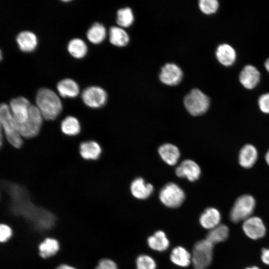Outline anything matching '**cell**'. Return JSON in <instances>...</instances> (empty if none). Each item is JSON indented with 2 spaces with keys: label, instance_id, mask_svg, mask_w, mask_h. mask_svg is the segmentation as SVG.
Here are the masks:
<instances>
[{
  "label": "cell",
  "instance_id": "10",
  "mask_svg": "<svg viewBox=\"0 0 269 269\" xmlns=\"http://www.w3.org/2000/svg\"><path fill=\"white\" fill-rule=\"evenodd\" d=\"M242 228L245 234L253 240L262 238L266 232L263 221L258 217H250L245 220Z\"/></svg>",
  "mask_w": 269,
  "mask_h": 269
},
{
  "label": "cell",
  "instance_id": "4",
  "mask_svg": "<svg viewBox=\"0 0 269 269\" xmlns=\"http://www.w3.org/2000/svg\"><path fill=\"white\" fill-rule=\"evenodd\" d=\"M43 119L38 107L36 105H31L27 121L22 124H16L21 136L31 138L37 136L40 131Z\"/></svg>",
  "mask_w": 269,
  "mask_h": 269
},
{
  "label": "cell",
  "instance_id": "19",
  "mask_svg": "<svg viewBox=\"0 0 269 269\" xmlns=\"http://www.w3.org/2000/svg\"><path fill=\"white\" fill-rule=\"evenodd\" d=\"M221 221L220 212L216 208H206L199 218L201 225L206 229H212L219 225Z\"/></svg>",
  "mask_w": 269,
  "mask_h": 269
},
{
  "label": "cell",
  "instance_id": "13",
  "mask_svg": "<svg viewBox=\"0 0 269 269\" xmlns=\"http://www.w3.org/2000/svg\"><path fill=\"white\" fill-rule=\"evenodd\" d=\"M19 49L24 52H31L37 47L38 39L34 33L28 30L20 32L16 37Z\"/></svg>",
  "mask_w": 269,
  "mask_h": 269
},
{
  "label": "cell",
  "instance_id": "23",
  "mask_svg": "<svg viewBox=\"0 0 269 269\" xmlns=\"http://www.w3.org/2000/svg\"><path fill=\"white\" fill-rule=\"evenodd\" d=\"M148 246L152 250L162 252L169 247V242L164 232L157 231L147 239Z\"/></svg>",
  "mask_w": 269,
  "mask_h": 269
},
{
  "label": "cell",
  "instance_id": "29",
  "mask_svg": "<svg viewBox=\"0 0 269 269\" xmlns=\"http://www.w3.org/2000/svg\"><path fill=\"white\" fill-rule=\"evenodd\" d=\"M58 249V242L55 239L50 238L46 239L39 247L40 255L43 258L54 255Z\"/></svg>",
  "mask_w": 269,
  "mask_h": 269
},
{
  "label": "cell",
  "instance_id": "21",
  "mask_svg": "<svg viewBox=\"0 0 269 269\" xmlns=\"http://www.w3.org/2000/svg\"><path fill=\"white\" fill-rule=\"evenodd\" d=\"M216 55L218 60L224 66L232 65L236 60L235 50L227 44L220 45L217 48Z\"/></svg>",
  "mask_w": 269,
  "mask_h": 269
},
{
  "label": "cell",
  "instance_id": "34",
  "mask_svg": "<svg viewBox=\"0 0 269 269\" xmlns=\"http://www.w3.org/2000/svg\"><path fill=\"white\" fill-rule=\"evenodd\" d=\"M11 230L7 225L1 224L0 227V240L1 242L7 241L11 236Z\"/></svg>",
  "mask_w": 269,
  "mask_h": 269
},
{
  "label": "cell",
  "instance_id": "28",
  "mask_svg": "<svg viewBox=\"0 0 269 269\" xmlns=\"http://www.w3.org/2000/svg\"><path fill=\"white\" fill-rule=\"evenodd\" d=\"M109 39L111 43L117 46L126 45L129 41V37L126 31L117 26H112L109 30Z\"/></svg>",
  "mask_w": 269,
  "mask_h": 269
},
{
  "label": "cell",
  "instance_id": "32",
  "mask_svg": "<svg viewBox=\"0 0 269 269\" xmlns=\"http://www.w3.org/2000/svg\"><path fill=\"white\" fill-rule=\"evenodd\" d=\"M200 10L206 14L215 13L219 6V3L216 0H201L199 2Z\"/></svg>",
  "mask_w": 269,
  "mask_h": 269
},
{
  "label": "cell",
  "instance_id": "27",
  "mask_svg": "<svg viewBox=\"0 0 269 269\" xmlns=\"http://www.w3.org/2000/svg\"><path fill=\"white\" fill-rule=\"evenodd\" d=\"M229 235L228 227L224 224H219L211 229L206 236V239L213 245L225 241Z\"/></svg>",
  "mask_w": 269,
  "mask_h": 269
},
{
  "label": "cell",
  "instance_id": "6",
  "mask_svg": "<svg viewBox=\"0 0 269 269\" xmlns=\"http://www.w3.org/2000/svg\"><path fill=\"white\" fill-rule=\"evenodd\" d=\"M255 206L256 201L252 196L246 194L239 197L231 210V221L236 223L246 220L251 217Z\"/></svg>",
  "mask_w": 269,
  "mask_h": 269
},
{
  "label": "cell",
  "instance_id": "12",
  "mask_svg": "<svg viewBox=\"0 0 269 269\" xmlns=\"http://www.w3.org/2000/svg\"><path fill=\"white\" fill-rule=\"evenodd\" d=\"M175 173L179 177L186 178L190 181H194L199 178L201 169L195 161L186 159L177 167Z\"/></svg>",
  "mask_w": 269,
  "mask_h": 269
},
{
  "label": "cell",
  "instance_id": "2",
  "mask_svg": "<svg viewBox=\"0 0 269 269\" xmlns=\"http://www.w3.org/2000/svg\"><path fill=\"white\" fill-rule=\"evenodd\" d=\"M1 128L8 142L14 147L20 148L23 144L22 136L18 132L9 106L1 103L0 107Z\"/></svg>",
  "mask_w": 269,
  "mask_h": 269
},
{
  "label": "cell",
  "instance_id": "18",
  "mask_svg": "<svg viewBox=\"0 0 269 269\" xmlns=\"http://www.w3.org/2000/svg\"><path fill=\"white\" fill-rule=\"evenodd\" d=\"M258 155V151L254 145L250 144H246L239 152V162L243 167L251 168L256 163Z\"/></svg>",
  "mask_w": 269,
  "mask_h": 269
},
{
  "label": "cell",
  "instance_id": "22",
  "mask_svg": "<svg viewBox=\"0 0 269 269\" xmlns=\"http://www.w3.org/2000/svg\"><path fill=\"white\" fill-rule=\"evenodd\" d=\"M60 130L66 135L76 136L80 133L81 126L79 121L76 117L68 116L62 121Z\"/></svg>",
  "mask_w": 269,
  "mask_h": 269
},
{
  "label": "cell",
  "instance_id": "24",
  "mask_svg": "<svg viewBox=\"0 0 269 269\" xmlns=\"http://www.w3.org/2000/svg\"><path fill=\"white\" fill-rule=\"evenodd\" d=\"M170 259L175 265L181 267H186L191 262V255L184 248L178 246L173 249Z\"/></svg>",
  "mask_w": 269,
  "mask_h": 269
},
{
  "label": "cell",
  "instance_id": "17",
  "mask_svg": "<svg viewBox=\"0 0 269 269\" xmlns=\"http://www.w3.org/2000/svg\"><path fill=\"white\" fill-rule=\"evenodd\" d=\"M56 88L59 94L63 98H75L80 92L78 83L70 78L59 81L57 84Z\"/></svg>",
  "mask_w": 269,
  "mask_h": 269
},
{
  "label": "cell",
  "instance_id": "16",
  "mask_svg": "<svg viewBox=\"0 0 269 269\" xmlns=\"http://www.w3.org/2000/svg\"><path fill=\"white\" fill-rule=\"evenodd\" d=\"M131 191L132 195L138 199H145L152 194L153 187L152 184L146 183L140 177L136 178L131 184Z\"/></svg>",
  "mask_w": 269,
  "mask_h": 269
},
{
  "label": "cell",
  "instance_id": "39",
  "mask_svg": "<svg viewBox=\"0 0 269 269\" xmlns=\"http://www.w3.org/2000/svg\"><path fill=\"white\" fill-rule=\"evenodd\" d=\"M265 66L267 70L269 72V58L266 61Z\"/></svg>",
  "mask_w": 269,
  "mask_h": 269
},
{
  "label": "cell",
  "instance_id": "37",
  "mask_svg": "<svg viewBox=\"0 0 269 269\" xmlns=\"http://www.w3.org/2000/svg\"><path fill=\"white\" fill-rule=\"evenodd\" d=\"M56 269H75L67 265H61L59 266Z\"/></svg>",
  "mask_w": 269,
  "mask_h": 269
},
{
  "label": "cell",
  "instance_id": "30",
  "mask_svg": "<svg viewBox=\"0 0 269 269\" xmlns=\"http://www.w3.org/2000/svg\"><path fill=\"white\" fill-rule=\"evenodd\" d=\"M134 20V16L130 7L119 9L117 13V22L122 27L130 26Z\"/></svg>",
  "mask_w": 269,
  "mask_h": 269
},
{
  "label": "cell",
  "instance_id": "40",
  "mask_svg": "<svg viewBox=\"0 0 269 269\" xmlns=\"http://www.w3.org/2000/svg\"><path fill=\"white\" fill-rule=\"evenodd\" d=\"M246 269H260L258 268L257 267L254 266V267L247 268Z\"/></svg>",
  "mask_w": 269,
  "mask_h": 269
},
{
  "label": "cell",
  "instance_id": "36",
  "mask_svg": "<svg viewBox=\"0 0 269 269\" xmlns=\"http://www.w3.org/2000/svg\"><path fill=\"white\" fill-rule=\"evenodd\" d=\"M261 260L264 264L269 265V249H262Z\"/></svg>",
  "mask_w": 269,
  "mask_h": 269
},
{
  "label": "cell",
  "instance_id": "38",
  "mask_svg": "<svg viewBox=\"0 0 269 269\" xmlns=\"http://www.w3.org/2000/svg\"><path fill=\"white\" fill-rule=\"evenodd\" d=\"M265 160L266 162L269 166V150L267 151L265 155Z\"/></svg>",
  "mask_w": 269,
  "mask_h": 269
},
{
  "label": "cell",
  "instance_id": "1",
  "mask_svg": "<svg viewBox=\"0 0 269 269\" xmlns=\"http://www.w3.org/2000/svg\"><path fill=\"white\" fill-rule=\"evenodd\" d=\"M36 106L43 118L47 121L55 120L62 111V103L59 96L47 88L39 89L36 95Z\"/></svg>",
  "mask_w": 269,
  "mask_h": 269
},
{
  "label": "cell",
  "instance_id": "14",
  "mask_svg": "<svg viewBox=\"0 0 269 269\" xmlns=\"http://www.w3.org/2000/svg\"><path fill=\"white\" fill-rule=\"evenodd\" d=\"M260 74L256 67L252 65H247L241 71L239 79L241 83L247 89L255 88L260 81Z\"/></svg>",
  "mask_w": 269,
  "mask_h": 269
},
{
  "label": "cell",
  "instance_id": "11",
  "mask_svg": "<svg viewBox=\"0 0 269 269\" xmlns=\"http://www.w3.org/2000/svg\"><path fill=\"white\" fill-rule=\"evenodd\" d=\"M183 77L180 68L173 63H167L162 67L159 74V79L164 84L175 86L179 83Z\"/></svg>",
  "mask_w": 269,
  "mask_h": 269
},
{
  "label": "cell",
  "instance_id": "35",
  "mask_svg": "<svg viewBox=\"0 0 269 269\" xmlns=\"http://www.w3.org/2000/svg\"><path fill=\"white\" fill-rule=\"evenodd\" d=\"M96 269H118L116 263L109 259H104L100 261Z\"/></svg>",
  "mask_w": 269,
  "mask_h": 269
},
{
  "label": "cell",
  "instance_id": "26",
  "mask_svg": "<svg viewBox=\"0 0 269 269\" xmlns=\"http://www.w3.org/2000/svg\"><path fill=\"white\" fill-rule=\"evenodd\" d=\"M86 36L88 40L95 44L101 43L106 36L105 27L101 23H94L88 29Z\"/></svg>",
  "mask_w": 269,
  "mask_h": 269
},
{
  "label": "cell",
  "instance_id": "31",
  "mask_svg": "<svg viewBox=\"0 0 269 269\" xmlns=\"http://www.w3.org/2000/svg\"><path fill=\"white\" fill-rule=\"evenodd\" d=\"M136 269H155V261L150 256L146 255L139 256L136 260Z\"/></svg>",
  "mask_w": 269,
  "mask_h": 269
},
{
  "label": "cell",
  "instance_id": "33",
  "mask_svg": "<svg viewBox=\"0 0 269 269\" xmlns=\"http://www.w3.org/2000/svg\"><path fill=\"white\" fill-rule=\"evenodd\" d=\"M258 104L262 112L269 114V93L262 95L259 99Z\"/></svg>",
  "mask_w": 269,
  "mask_h": 269
},
{
  "label": "cell",
  "instance_id": "9",
  "mask_svg": "<svg viewBox=\"0 0 269 269\" xmlns=\"http://www.w3.org/2000/svg\"><path fill=\"white\" fill-rule=\"evenodd\" d=\"M30 106L29 100L24 97H18L10 100L9 106L16 124H22L27 121Z\"/></svg>",
  "mask_w": 269,
  "mask_h": 269
},
{
  "label": "cell",
  "instance_id": "20",
  "mask_svg": "<svg viewBox=\"0 0 269 269\" xmlns=\"http://www.w3.org/2000/svg\"><path fill=\"white\" fill-rule=\"evenodd\" d=\"M158 151L161 159L170 165L175 164L180 155L178 147L169 143L161 145L159 147Z\"/></svg>",
  "mask_w": 269,
  "mask_h": 269
},
{
  "label": "cell",
  "instance_id": "25",
  "mask_svg": "<svg viewBox=\"0 0 269 269\" xmlns=\"http://www.w3.org/2000/svg\"><path fill=\"white\" fill-rule=\"evenodd\" d=\"M67 50L69 54L77 59L82 58L88 52L86 43L82 39L75 38L71 39L67 44Z\"/></svg>",
  "mask_w": 269,
  "mask_h": 269
},
{
  "label": "cell",
  "instance_id": "15",
  "mask_svg": "<svg viewBox=\"0 0 269 269\" xmlns=\"http://www.w3.org/2000/svg\"><path fill=\"white\" fill-rule=\"evenodd\" d=\"M81 156L87 160H96L99 158L102 153L100 145L94 140H86L79 145Z\"/></svg>",
  "mask_w": 269,
  "mask_h": 269
},
{
  "label": "cell",
  "instance_id": "5",
  "mask_svg": "<svg viewBox=\"0 0 269 269\" xmlns=\"http://www.w3.org/2000/svg\"><path fill=\"white\" fill-rule=\"evenodd\" d=\"M184 104L187 111L194 116L204 114L210 105L208 97L198 89H192L184 98Z\"/></svg>",
  "mask_w": 269,
  "mask_h": 269
},
{
  "label": "cell",
  "instance_id": "8",
  "mask_svg": "<svg viewBox=\"0 0 269 269\" xmlns=\"http://www.w3.org/2000/svg\"><path fill=\"white\" fill-rule=\"evenodd\" d=\"M81 98L84 104L87 107L98 109L103 107L106 104L108 95L102 87L91 86L83 91Z\"/></svg>",
  "mask_w": 269,
  "mask_h": 269
},
{
  "label": "cell",
  "instance_id": "3",
  "mask_svg": "<svg viewBox=\"0 0 269 269\" xmlns=\"http://www.w3.org/2000/svg\"><path fill=\"white\" fill-rule=\"evenodd\" d=\"M214 245L207 240L196 242L191 255V262L194 269H207L211 265Z\"/></svg>",
  "mask_w": 269,
  "mask_h": 269
},
{
  "label": "cell",
  "instance_id": "7",
  "mask_svg": "<svg viewBox=\"0 0 269 269\" xmlns=\"http://www.w3.org/2000/svg\"><path fill=\"white\" fill-rule=\"evenodd\" d=\"M184 191L176 183H168L160 190L159 197L163 204L169 208L180 206L185 199Z\"/></svg>",
  "mask_w": 269,
  "mask_h": 269
}]
</instances>
